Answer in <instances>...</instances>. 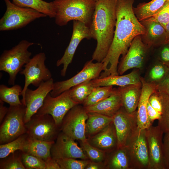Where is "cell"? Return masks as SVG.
<instances>
[{"label":"cell","instance_id":"cell-1","mask_svg":"<svg viewBox=\"0 0 169 169\" xmlns=\"http://www.w3.org/2000/svg\"><path fill=\"white\" fill-rule=\"evenodd\" d=\"M134 0H118L116 21L113 41L108 53L102 63L103 71L99 78L119 75L117 72L120 56L126 54L134 39L145 34L144 26L133 10Z\"/></svg>","mask_w":169,"mask_h":169},{"label":"cell","instance_id":"cell-2","mask_svg":"<svg viewBox=\"0 0 169 169\" xmlns=\"http://www.w3.org/2000/svg\"><path fill=\"white\" fill-rule=\"evenodd\" d=\"M118 0H97L89 27L91 38L97 41L92 60L102 62L112 43L116 21Z\"/></svg>","mask_w":169,"mask_h":169},{"label":"cell","instance_id":"cell-3","mask_svg":"<svg viewBox=\"0 0 169 169\" xmlns=\"http://www.w3.org/2000/svg\"><path fill=\"white\" fill-rule=\"evenodd\" d=\"M55 23L60 26L66 25L71 21H80L90 26L95 11L94 0H54Z\"/></svg>","mask_w":169,"mask_h":169},{"label":"cell","instance_id":"cell-4","mask_svg":"<svg viewBox=\"0 0 169 169\" xmlns=\"http://www.w3.org/2000/svg\"><path fill=\"white\" fill-rule=\"evenodd\" d=\"M35 44L23 40L11 49L4 50L0 57V70L8 73L10 85L15 84L16 76L22 67L30 60L32 55L28 48Z\"/></svg>","mask_w":169,"mask_h":169},{"label":"cell","instance_id":"cell-5","mask_svg":"<svg viewBox=\"0 0 169 169\" xmlns=\"http://www.w3.org/2000/svg\"><path fill=\"white\" fill-rule=\"evenodd\" d=\"M6 10L0 19V31L22 28L36 19L47 16L33 8L18 7L10 0H3Z\"/></svg>","mask_w":169,"mask_h":169},{"label":"cell","instance_id":"cell-6","mask_svg":"<svg viewBox=\"0 0 169 169\" xmlns=\"http://www.w3.org/2000/svg\"><path fill=\"white\" fill-rule=\"evenodd\" d=\"M26 107L23 104L10 106L0 126V144L11 141L26 133L24 118Z\"/></svg>","mask_w":169,"mask_h":169},{"label":"cell","instance_id":"cell-7","mask_svg":"<svg viewBox=\"0 0 169 169\" xmlns=\"http://www.w3.org/2000/svg\"><path fill=\"white\" fill-rule=\"evenodd\" d=\"M46 59L45 54L39 53L31 58L20 72L25 77L24 85L20 95L22 97V103L25 106V94L28 86L31 84L37 87L42 82L52 78L51 72L45 64Z\"/></svg>","mask_w":169,"mask_h":169},{"label":"cell","instance_id":"cell-8","mask_svg":"<svg viewBox=\"0 0 169 169\" xmlns=\"http://www.w3.org/2000/svg\"><path fill=\"white\" fill-rule=\"evenodd\" d=\"M25 125L29 138L38 140L55 141L61 131L52 116L48 114H35Z\"/></svg>","mask_w":169,"mask_h":169},{"label":"cell","instance_id":"cell-9","mask_svg":"<svg viewBox=\"0 0 169 169\" xmlns=\"http://www.w3.org/2000/svg\"><path fill=\"white\" fill-rule=\"evenodd\" d=\"M125 146L129 156L131 169H148L149 156L146 129L138 127Z\"/></svg>","mask_w":169,"mask_h":169},{"label":"cell","instance_id":"cell-10","mask_svg":"<svg viewBox=\"0 0 169 169\" xmlns=\"http://www.w3.org/2000/svg\"><path fill=\"white\" fill-rule=\"evenodd\" d=\"M88 117V113L83 105L80 104L75 105L64 117L60 131L74 140L86 141L85 126Z\"/></svg>","mask_w":169,"mask_h":169},{"label":"cell","instance_id":"cell-11","mask_svg":"<svg viewBox=\"0 0 169 169\" xmlns=\"http://www.w3.org/2000/svg\"><path fill=\"white\" fill-rule=\"evenodd\" d=\"M78 104L71 98L69 90L54 97L51 96L49 93L36 114L50 115L56 125L60 128L66 114L71 109Z\"/></svg>","mask_w":169,"mask_h":169},{"label":"cell","instance_id":"cell-12","mask_svg":"<svg viewBox=\"0 0 169 169\" xmlns=\"http://www.w3.org/2000/svg\"><path fill=\"white\" fill-rule=\"evenodd\" d=\"M91 59L87 61L82 69L75 75L66 80L54 82L51 95L57 96L72 87L86 81L98 78L103 71L102 62L94 63Z\"/></svg>","mask_w":169,"mask_h":169},{"label":"cell","instance_id":"cell-13","mask_svg":"<svg viewBox=\"0 0 169 169\" xmlns=\"http://www.w3.org/2000/svg\"><path fill=\"white\" fill-rule=\"evenodd\" d=\"M164 133L158 125H151L146 129L149 156L148 169H167L163 151Z\"/></svg>","mask_w":169,"mask_h":169},{"label":"cell","instance_id":"cell-14","mask_svg":"<svg viewBox=\"0 0 169 169\" xmlns=\"http://www.w3.org/2000/svg\"><path fill=\"white\" fill-rule=\"evenodd\" d=\"M149 48L143 43L141 35L135 37L126 53L122 57L119 63L117 69L118 74L122 75L131 69H141Z\"/></svg>","mask_w":169,"mask_h":169},{"label":"cell","instance_id":"cell-15","mask_svg":"<svg viewBox=\"0 0 169 169\" xmlns=\"http://www.w3.org/2000/svg\"><path fill=\"white\" fill-rule=\"evenodd\" d=\"M112 117L117 136V148L125 146L138 127L137 110L128 113L122 106Z\"/></svg>","mask_w":169,"mask_h":169},{"label":"cell","instance_id":"cell-16","mask_svg":"<svg viewBox=\"0 0 169 169\" xmlns=\"http://www.w3.org/2000/svg\"><path fill=\"white\" fill-rule=\"evenodd\" d=\"M73 32L69 44L62 57L56 63L57 67L62 65L63 68L61 75L65 76L69 64L71 63L75 52L80 42L84 38H91L89 28L83 23L78 21H73Z\"/></svg>","mask_w":169,"mask_h":169},{"label":"cell","instance_id":"cell-17","mask_svg":"<svg viewBox=\"0 0 169 169\" xmlns=\"http://www.w3.org/2000/svg\"><path fill=\"white\" fill-rule=\"evenodd\" d=\"M50 152L51 157L54 159L64 158L89 159L75 140L61 131L52 145Z\"/></svg>","mask_w":169,"mask_h":169},{"label":"cell","instance_id":"cell-18","mask_svg":"<svg viewBox=\"0 0 169 169\" xmlns=\"http://www.w3.org/2000/svg\"><path fill=\"white\" fill-rule=\"evenodd\" d=\"M54 83L52 78L42 82L35 90L28 88L27 89L25 94L26 107L24 118L25 123L29 121L42 106L46 96L53 90Z\"/></svg>","mask_w":169,"mask_h":169},{"label":"cell","instance_id":"cell-19","mask_svg":"<svg viewBox=\"0 0 169 169\" xmlns=\"http://www.w3.org/2000/svg\"><path fill=\"white\" fill-rule=\"evenodd\" d=\"M87 140L91 145L106 153L116 149L117 139L113 122L97 133L87 138Z\"/></svg>","mask_w":169,"mask_h":169},{"label":"cell","instance_id":"cell-20","mask_svg":"<svg viewBox=\"0 0 169 169\" xmlns=\"http://www.w3.org/2000/svg\"><path fill=\"white\" fill-rule=\"evenodd\" d=\"M140 22L146 29L145 34L141 35L142 40L149 48L161 46L166 43V31L161 24L150 18Z\"/></svg>","mask_w":169,"mask_h":169},{"label":"cell","instance_id":"cell-21","mask_svg":"<svg viewBox=\"0 0 169 169\" xmlns=\"http://www.w3.org/2000/svg\"><path fill=\"white\" fill-rule=\"evenodd\" d=\"M142 84L141 93L137 106V119L138 127L146 129L152 125L148 119L146 106L151 95L157 90V84L147 82L140 76Z\"/></svg>","mask_w":169,"mask_h":169},{"label":"cell","instance_id":"cell-22","mask_svg":"<svg viewBox=\"0 0 169 169\" xmlns=\"http://www.w3.org/2000/svg\"><path fill=\"white\" fill-rule=\"evenodd\" d=\"M122 106L121 95L116 88L109 97L95 105L84 107L87 113H96L112 117Z\"/></svg>","mask_w":169,"mask_h":169},{"label":"cell","instance_id":"cell-23","mask_svg":"<svg viewBox=\"0 0 169 169\" xmlns=\"http://www.w3.org/2000/svg\"><path fill=\"white\" fill-rule=\"evenodd\" d=\"M138 71L134 70L125 75H110L92 79L95 87L117 86H123L131 84H141Z\"/></svg>","mask_w":169,"mask_h":169},{"label":"cell","instance_id":"cell-24","mask_svg":"<svg viewBox=\"0 0 169 169\" xmlns=\"http://www.w3.org/2000/svg\"><path fill=\"white\" fill-rule=\"evenodd\" d=\"M141 84H131L119 87L123 107L128 113L136 111L141 93Z\"/></svg>","mask_w":169,"mask_h":169},{"label":"cell","instance_id":"cell-25","mask_svg":"<svg viewBox=\"0 0 169 169\" xmlns=\"http://www.w3.org/2000/svg\"><path fill=\"white\" fill-rule=\"evenodd\" d=\"M169 4V0H152L148 3L139 4L136 8H133V10L141 22L156 15Z\"/></svg>","mask_w":169,"mask_h":169},{"label":"cell","instance_id":"cell-26","mask_svg":"<svg viewBox=\"0 0 169 169\" xmlns=\"http://www.w3.org/2000/svg\"><path fill=\"white\" fill-rule=\"evenodd\" d=\"M105 163L106 168L131 169L129 156L125 146L116 148L108 153Z\"/></svg>","mask_w":169,"mask_h":169},{"label":"cell","instance_id":"cell-27","mask_svg":"<svg viewBox=\"0 0 169 169\" xmlns=\"http://www.w3.org/2000/svg\"><path fill=\"white\" fill-rule=\"evenodd\" d=\"M54 141H47L28 138L23 151L44 161L51 156V149Z\"/></svg>","mask_w":169,"mask_h":169},{"label":"cell","instance_id":"cell-28","mask_svg":"<svg viewBox=\"0 0 169 169\" xmlns=\"http://www.w3.org/2000/svg\"><path fill=\"white\" fill-rule=\"evenodd\" d=\"M85 135L88 137L97 133L113 122V117L96 113H88Z\"/></svg>","mask_w":169,"mask_h":169},{"label":"cell","instance_id":"cell-29","mask_svg":"<svg viewBox=\"0 0 169 169\" xmlns=\"http://www.w3.org/2000/svg\"><path fill=\"white\" fill-rule=\"evenodd\" d=\"M15 5L21 7L35 9L50 18H55V9L53 1L47 2L43 0H12Z\"/></svg>","mask_w":169,"mask_h":169},{"label":"cell","instance_id":"cell-30","mask_svg":"<svg viewBox=\"0 0 169 169\" xmlns=\"http://www.w3.org/2000/svg\"><path fill=\"white\" fill-rule=\"evenodd\" d=\"M23 89L18 84H14L8 87L2 84L0 85V100L9 105L10 106H17L22 104L19 96Z\"/></svg>","mask_w":169,"mask_h":169},{"label":"cell","instance_id":"cell-31","mask_svg":"<svg viewBox=\"0 0 169 169\" xmlns=\"http://www.w3.org/2000/svg\"><path fill=\"white\" fill-rule=\"evenodd\" d=\"M92 80L75 86L69 90L71 99L78 104H82L84 101L96 87Z\"/></svg>","mask_w":169,"mask_h":169},{"label":"cell","instance_id":"cell-32","mask_svg":"<svg viewBox=\"0 0 169 169\" xmlns=\"http://www.w3.org/2000/svg\"><path fill=\"white\" fill-rule=\"evenodd\" d=\"M116 89L112 86L97 87L82 105L84 107L95 105L110 96L115 92Z\"/></svg>","mask_w":169,"mask_h":169},{"label":"cell","instance_id":"cell-33","mask_svg":"<svg viewBox=\"0 0 169 169\" xmlns=\"http://www.w3.org/2000/svg\"><path fill=\"white\" fill-rule=\"evenodd\" d=\"M28 138L26 133L8 143L0 145V158H4L16 151H23Z\"/></svg>","mask_w":169,"mask_h":169},{"label":"cell","instance_id":"cell-34","mask_svg":"<svg viewBox=\"0 0 169 169\" xmlns=\"http://www.w3.org/2000/svg\"><path fill=\"white\" fill-rule=\"evenodd\" d=\"M169 73V68L158 60L150 68L145 80L157 84L163 81Z\"/></svg>","mask_w":169,"mask_h":169},{"label":"cell","instance_id":"cell-35","mask_svg":"<svg viewBox=\"0 0 169 169\" xmlns=\"http://www.w3.org/2000/svg\"><path fill=\"white\" fill-rule=\"evenodd\" d=\"M161 99L162 110L158 125L164 133L169 131V95L158 90Z\"/></svg>","mask_w":169,"mask_h":169},{"label":"cell","instance_id":"cell-36","mask_svg":"<svg viewBox=\"0 0 169 169\" xmlns=\"http://www.w3.org/2000/svg\"><path fill=\"white\" fill-rule=\"evenodd\" d=\"M81 146L90 160L95 162H103L106 159V153L93 146L87 141H80Z\"/></svg>","mask_w":169,"mask_h":169},{"label":"cell","instance_id":"cell-37","mask_svg":"<svg viewBox=\"0 0 169 169\" xmlns=\"http://www.w3.org/2000/svg\"><path fill=\"white\" fill-rule=\"evenodd\" d=\"M20 152L21 151H17L6 157L1 159L0 169H26L22 162Z\"/></svg>","mask_w":169,"mask_h":169},{"label":"cell","instance_id":"cell-38","mask_svg":"<svg viewBox=\"0 0 169 169\" xmlns=\"http://www.w3.org/2000/svg\"><path fill=\"white\" fill-rule=\"evenodd\" d=\"M21 159L26 169H45L43 159L21 151Z\"/></svg>","mask_w":169,"mask_h":169},{"label":"cell","instance_id":"cell-39","mask_svg":"<svg viewBox=\"0 0 169 169\" xmlns=\"http://www.w3.org/2000/svg\"><path fill=\"white\" fill-rule=\"evenodd\" d=\"M60 169H84L88 164L89 160H78L71 158H60L55 159Z\"/></svg>","mask_w":169,"mask_h":169},{"label":"cell","instance_id":"cell-40","mask_svg":"<svg viewBox=\"0 0 169 169\" xmlns=\"http://www.w3.org/2000/svg\"><path fill=\"white\" fill-rule=\"evenodd\" d=\"M150 18L165 28L169 21V4L159 13Z\"/></svg>","mask_w":169,"mask_h":169},{"label":"cell","instance_id":"cell-41","mask_svg":"<svg viewBox=\"0 0 169 169\" xmlns=\"http://www.w3.org/2000/svg\"><path fill=\"white\" fill-rule=\"evenodd\" d=\"M148 102L153 108L161 114L162 106L157 90L151 95L148 99Z\"/></svg>","mask_w":169,"mask_h":169},{"label":"cell","instance_id":"cell-42","mask_svg":"<svg viewBox=\"0 0 169 169\" xmlns=\"http://www.w3.org/2000/svg\"><path fill=\"white\" fill-rule=\"evenodd\" d=\"M160 46L158 60L169 68V46L165 43Z\"/></svg>","mask_w":169,"mask_h":169},{"label":"cell","instance_id":"cell-43","mask_svg":"<svg viewBox=\"0 0 169 169\" xmlns=\"http://www.w3.org/2000/svg\"><path fill=\"white\" fill-rule=\"evenodd\" d=\"M146 111L148 119L152 124L155 120H158L161 117V114L152 107L148 101L146 106Z\"/></svg>","mask_w":169,"mask_h":169},{"label":"cell","instance_id":"cell-44","mask_svg":"<svg viewBox=\"0 0 169 169\" xmlns=\"http://www.w3.org/2000/svg\"><path fill=\"white\" fill-rule=\"evenodd\" d=\"M164 133L163 139L164 153L167 169H169V131Z\"/></svg>","mask_w":169,"mask_h":169},{"label":"cell","instance_id":"cell-45","mask_svg":"<svg viewBox=\"0 0 169 169\" xmlns=\"http://www.w3.org/2000/svg\"><path fill=\"white\" fill-rule=\"evenodd\" d=\"M157 90L169 95V73L163 81L157 84Z\"/></svg>","mask_w":169,"mask_h":169},{"label":"cell","instance_id":"cell-46","mask_svg":"<svg viewBox=\"0 0 169 169\" xmlns=\"http://www.w3.org/2000/svg\"><path fill=\"white\" fill-rule=\"evenodd\" d=\"M45 169H60V167L56 160L51 156L44 160Z\"/></svg>","mask_w":169,"mask_h":169},{"label":"cell","instance_id":"cell-47","mask_svg":"<svg viewBox=\"0 0 169 169\" xmlns=\"http://www.w3.org/2000/svg\"><path fill=\"white\" fill-rule=\"evenodd\" d=\"M106 168L105 162H95L90 161L85 169H100Z\"/></svg>","mask_w":169,"mask_h":169},{"label":"cell","instance_id":"cell-48","mask_svg":"<svg viewBox=\"0 0 169 169\" xmlns=\"http://www.w3.org/2000/svg\"><path fill=\"white\" fill-rule=\"evenodd\" d=\"M4 102L0 100V123H2L6 115L8 110V108L5 106Z\"/></svg>","mask_w":169,"mask_h":169},{"label":"cell","instance_id":"cell-49","mask_svg":"<svg viewBox=\"0 0 169 169\" xmlns=\"http://www.w3.org/2000/svg\"><path fill=\"white\" fill-rule=\"evenodd\" d=\"M165 28L166 32L167 40L169 38V21L166 24Z\"/></svg>","mask_w":169,"mask_h":169},{"label":"cell","instance_id":"cell-50","mask_svg":"<svg viewBox=\"0 0 169 169\" xmlns=\"http://www.w3.org/2000/svg\"><path fill=\"white\" fill-rule=\"evenodd\" d=\"M165 43L167 44L169 46V38L167 40Z\"/></svg>","mask_w":169,"mask_h":169},{"label":"cell","instance_id":"cell-51","mask_svg":"<svg viewBox=\"0 0 169 169\" xmlns=\"http://www.w3.org/2000/svg\"><path fill=\"white\" fill-rule=\"evenodd\" d=\"M95 0V1H96L97 0Z\"/></svg>","mask_w":169,"mask_h":169}]
</instances>
